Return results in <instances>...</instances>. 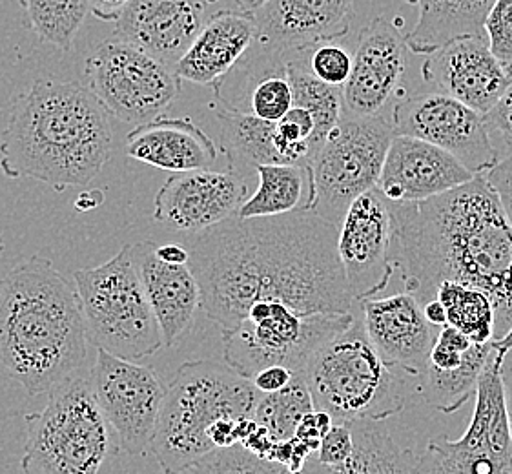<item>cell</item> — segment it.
Returning a JSON list of instances; mask_svg holds the SVG:
<instances>
[{
    "label": "cell",
    "instance_id": "5b68a950",
    "mask_svg": "<svg viewBox=\"0 0 512 474\" xmlns=\"http://www.w3.org/2000/svg\"><path fill=\"white\" fill-rule=\"evenodd\" d=\"M261 392L230 365L186 361L166 389L152 451L164 474H181L214 451L210 429L221 420L254 418Z\"/></svg>",
    "mask_w": 512,
    "mask_h": 474
},
{
    "label": "cell",
    "instance_id": "cb8c5ba5",
    "mask_svg": "<svg viewBox=\"0 0 512 474\" xmlns=\"http://www.w3.org/2000/svg\"><path fill=\"white\" fill-rule=\"evenodd\" d=\"M126 154L144 165L183 174L216 165L217 146L190 117H157L126 137Z\"/></svg>",
    "mask_w": 512,
    "mask_h": 474
},
{
    "label": "cell",
    "instance_id": "7bdbcfd3",
    "mask_svg": "<svg viewBox=\"0 0 512 474\" xmlns=\"http://www.w3.org/2000/svg\"><path fill=\"white\" fill-rule=\"evenodd\" d=\"M155 252H157L159 258L163 259L164 263H170V265H188L190 263L188 247L179 245V243L157 245Z\"/></svg>",
    "mask_w": 512,
    "mask_h": 474
},
{
    "label": "cell",
    "instance_id": "74e56055",
    "mask_svg": "<svg viewBox=\"0 0 512 474\" xmlns=\"http://www.w3.org/2000/svg\"><path fill=\"white\" fill-rule=\"evenodd\" d=\"M485 123L496 148L498 143H502L503 148H509L512 152V77L502 99L485 115Z\"/></svg>",
    "mask_w": 512,
    "mask_h": 474
},
{
    "label": "cell",
    "instance_id": "277c9868",
    "mask_svg": "<svg viewBox=\"0 0 512 474\" xmlns=\"http://www.w3.org/2000/svg\"><path fill=\"white\" fill-rule=\"evenodd\" d=\"M88 343L81 298L52 259L31 256L0 279V363L28 394L79 374Z\"/></svg>",
    "mask_w": 512,
    "mask_h": 474
},
{
    "label": "cell",
    "instance_id": "4316f807",
    "mask_svg": "<svg viewBox=\"0 0 512 474\" xmlns=\"http://www.w3.org/2000/svg\"><path fill=\"white\" fill-rule=\"evenodd\" d=\"M254 170L259 185L239 208L237 216L241 219L285 216L312 205L314 188L308 166L257 165Z\"/></svg>",
    "mask_w": 512,
    "mask_h": 474
},
{
    "label": "cell",
    "instance_id": "ab89813d",
    "mask_svg": "<svg viewBox=\"0 0 512 474\" xmlns=\"http://www.w3.org/2000/svg\"><path fill=\"white\" fill-rule=\"evenodd\" d=\"M485 176L500 197L503 210L509 217L512 227V152L507 157H503L502 161L491 168Z\"/></svg>",
    "mask_w": 512,
    "mask_h": 474
},
{
    "label": "cell",
    "instance_id": "f6af8a7d",
    "mask_svg": "<svg viewBox=\"0 0 512 474\" xmlns=\"http://www.w3.org/2000/svg\"><path fill=\"white\" fill-rule=\"evenodd\" d=\"M423 312H425V318L429 320L431 325L434 327H445L447 325V312H445V307L441 305L440 299H431V301H427L425 305H423Z\"/></svg>",
    "mask_w": 512,
    "mask_h": 474
},
{
    "label": "cell",
    "instance_id": "b9f144b4",
    "mask_svg": "<svg viewBox=\"0 0 512 474\" xmlns=\"http://www.w3.org/2000/svg\"><path fill=\"white\" fill-rule=\"evenodd\" d=\"M130 0H90V13L104 22H117Z\"/></svg>",
    "mask_w": 512,
    "mask_h": 474
},
{
    "label": "cell",
    "instance_id": "9a60e30c",
    "mask_svg": "<svg viewBox=\"0 0 512 474\" xmlns=\"http://www.w3.org/2000/svg\"><path fill=\"white\" fill-rule=\"evenodd\" d=\"M410 48L401 22L376 17L359 31L352 52V72L341 88L343 115H392L403 97L401 84L407 73Z\"/></svg>",
    "mask_w": 512,
    "mask_h": 474
},
{
    "label": "cell",
    "instance_id": "681fc988",
    "mask_svg": "<svg viewBox=\"0 0 512 474\" xmlns=\"http://www.w3.org/2000/svg\"><path fill=\"white\" fill-rule=\"evenodd\" d=\"M208 2H210V4H214V2H217V0H208Z\"/></svg>",
    "mask_w": 512,
    "mask_h": 474
},
{
    "label": "cell",
    "instance_id": "3957f363",
    "mask_svg": "<svg viewBox=\"0 0 512 474\" xmlns=\"http://www.w3.org/2000/svg\"><path fill=\"white\" fill-rule=\"evenodd\" d=\"M112 145L108 112L88 86L39 79L11 106L0 132V170L64 192L92 183Z\"/></svg>",
    "mask_w": 512,
    "mask_h": 474
},
{
    "label": "cell",
    "instance_id": "d590c367",
    "mask_svg": "<svg viewBox=\"0 0 512 474\" xmlns=\"http://www.w3.org/2000/svg\"><path fill=\"white\" fill-rule=\"evenodd\" d=\"M472 340L465 336L461 330L451 325L441 327L440 334L436 338V343L429 354V361L432 367L441 369V371H451L461 365L465 358V352L471 349Z\"/></svg>",
    "mask_w": 512,
    "mask_h": 474
},
{
    "label": "cell",
    "instance_id": "484cf974",
    "mask_svg": "<svg viewBox=\"0 0 512 474\" xmlns=\"http://www.w3.org/2000/svg\"><path fill=\"white\" fill-rule=\"evenodd\" d=\"M420 11L407 44L414 55H429L458 37L485 35V19L496 0H405Z\"/></svg>",
    "mask_w": 512,
    "mask_h": 474
},
{
    "label": "cell",
    "instance_id": "bcb514c9",
    "mask_svg": "<svg viewBox=\"0 0 512 474\" xmlns=\"http://www.w3.org/2000/svg\"><path fill=\"white\" fill-rule=\"evenodd\" d=\"M492 345H494V351L498 352L500 356H505L507 352L512 351V325L509 327V330L503 334L500 340H492Z\"/></svg>",
    "mask_w": 512,
    "mask_h": 474
},
{
    "label": "cell",
    "instance_id": "7c38bea8",
    "mask_svg": "<svg viewBox=\"0 0 512 474\" xmlns=\"http://www.w3.org/2000/svg\"><path fill=\"white\" fill-rule=\"evenodd\" d=\"M502 360L503 356L494 351L483 369L467 431L458 440H432L420 456L412 453V474H512V434Z\"/></svg>",
    "mask_w": 512,
    "mask_h": 474
},
{
    "label": "cell",
    "instance_id": "7dc6e473",
    "mask_svg": "<svg viewBox=\"0 0 512 474\" xmlns=\"http://www.w3.org/2000/svg\"><path fill=\"white\" fill-rule=\"evenodd\" d=\"M234 2H236L237 10L254 15L267 4L268 0H234Z\"/></svg>",
    "mask_w": 512,
    "mask_h": 474
},
{
    "label": "cell",
    "instance_id": "7a4b0ae2",
    "mask_svg": "<svg viewBox=\"0 0 512 474\" xmlns=\"http://www.w3.org/2000/svg\"><path fill=\"white\" fill-rule=\"evenodd\" d=\"M390 203L392 261L421 305L454 281L480 289L496 310V338L512 325V227L485 174L418 203Z\"/></svg>",
    "mask_w": 512,
    "mask_h": 474
},
{
    "label": "cell",
    "instance_id": "8fae6325",
    "mask_svg": "<svg viewBox=\"0 0 512 474\" xmlns=\"http://www.w3.org/2000/svg\"><path fill=\"white\" fill-rule=\"evenodd\" d=\"M84 77L108 115L135 126L161 117L183 86L174 66L117 35L86 59Z\"/></svg>",
    "mask_w": 512,
    "mask_h": 474
},
{
    "label": "cell",
    "instance_id": "ac0fdd59",
    "mask_svg": "<svg viewBox=\"0 0 512 474\" xmlns=\"http://www.w3.org/2000/svg\"><path fill=\"white\" fill-rule=\"evenodd\" d=\"M421 77L429 90L445 93L487 115L511 83L512 73L492 53L487 37H458L425 55Z\"/></svg>",
    "mask_w": 512,
    "mask_h": 474
},
{
    "label": "cell",
    "instance_id": "52a82bcc",
    "mask_svg": "<svg viewBox=\"0 0 512 474\" xmlns=\"http://www.w3.org/2000/svg\"><path fill=\"white\" fill-rule=\"evenodd\" d=\"M24 474H99L110 449V425L97 403L92 371L48 392L41 413L26 414Z\"/></svg>",
    "mask_w": 512,
    "mask_h": 474
},
{
    "label": "cell",
    "instance_id": "1f68e13d",
    "mask_svg": "<svg viewBox=\"0 0 512 474\" xmlns=\"http://www.w3.org/2000/svg\"><path fill=\"white\" fill-rule=\"evenodd\" d=\"M310 411H314L312 394L303 374H296L285 389L261 394L254 420L267 429L274 442H287L296 436L297 425Z\"/></svg>",
    "mask_w": 512,
    "mask_h": 474
},
{
    "label": "cell",
    "instance_id": "603a6c76",
    "mask_svg": "<svg viewBox=\"0 0 512 474\" xmlns=\"http://www.w3.org/2000/svg\"><path fill=\"white\" fill-rule=\"evenodd\" d=\"M155 247L154 241L135 243L132 258L161 327L164 347L172 349L194 325L201 309V289L190 265L164 263Z\"/></svg>",
    "mask_w": 512,
    "mask_h": 474
},
{
    "label": "cell",
    "instance_id": "ffe728a7",
    "mask_svg": "<svg viewBox=\"0 0 512 474\" xmlns=\"http://www.w3.org/2000/svg\"><path fill=\"white\" fill-rule=\"evenodd\" d=\"M356 0H268L256 19V44L268 52H307L350 30Z\"/></svg>",
    "mask_w": 512,
    "mask_h": 474
},
{
    "label": "cell",
    "instance_id": "f546056e",
    "mask_svg": "<svg viewBox=\"0 0 512 474\" xmlns=\"http://www.w3.org/2000/svg\"><path fill=\"white\" fill-rule=\"evenodd\" d=\"M436 298L447 312V325L461 330L472 343H487L496 338V310L491 298L480 289L445 281Z\"/></svg>",
    "mask_w": 512,
    "mask_h": 474
},
{
    "label": "cell",
    "instance_id": "d4e9b609",
    "mask_svg": "<svg viewBox=\"0 0 512 474\" xmlns=\"http://www.w3.org/2000/svg\"><path fill=\"white\" fill-rule=\"evenodd\" d=\"M254 15L239 10L217 11L208 17L185 55L175 64V73L190 83L216 86L256 41Z\"/></svg>",
    "mask_w": 512,
    "mask_h": 474
},
{
    "label": "cell",
    "instance_id": "e0dca14e",
    "mask_svg": "<svg viewBox=\"0 0 512 474\" xmlns=\"http://www.w3.org/2000/svg\"><path fill=\"white\" fill-rule=\"evenodd\" d=\"M243 176L230 165L228 170H194L166 179L155 196L154 219L179 232L197 234L216 227L248 199Z\"/></svg>",
    "mask_w": 512,
    "mask_h": 474
},
{
    "label": "cell",
    "instance_id": "60d3db41",
    "mask_svg": "<svg viewBox=\"0 0 512 474\" xmlns=\"http://www.w3.org/2000/svg\"><path fill=\"white\" fill-rule=\"evenodd\" d=\"M294 376H296V372L290 371L287 367L272 365V367L257 372L256 376L252 378V383L256 385L257 391L261 394H270V392L285 389L288 383L294 380Z\"/></svg>",
    "mask_w": 512,
    "mask_h": 474
},
{
    "label": "cell",
    "instance_id": "ee69618b",
    "mask_svg": "<svg viewBox=\"0 0 512 474\" xmlns=\"http://www.w3.org/2000/svg\"><path fill=\"white\" fill-rule=\"evenodd\" d=\"M502 382L505 391V405H507V416H509V427L512 434V351L507 352L502 360Z\"/></svg>",
    "mask_w": 512,
    "mask_h": 474
},
{
    "label": "cell",
    "instance_id": "4fadbf2b",
    "mask_svg": "<svg viewBox=\"0 0 512 474\" xmlns=\"http://www.w3.org/2000/svg\"><path fill=\"white\" fill-rule=\"evenodd\" d=\"M92 385L121 449L132 456L150 453L168 389L159 374L152 367L99 349Z\"/></svg>",
    "mask_w": 512,
    "mask_h": 474
},
{
    "label": "cell",
    "instance_id": "c3c4849f",
    "mask_svg": "<svg viewBox=\"0 0 512 474\" xmlns=\"http://www.w3.org/2000/svg\"><path fill=\"white\" fill-rule=\"evenodd\" d=\"M4 250V243H2V239H0V252Z\"/></svg>",
    "mask_w": 512,
    "mask_h": 474
},
{
    "label": "cell",
    "instance_id": "f35d334b",
    "mask_svg": "<svg viewBox=\"0 0 512 474\" xmlns=\"http://www.w3.org/2000/svg\"><path fill=\"white\" fill-rule=\"evenodd\" d=\"M334 425V420L330 418V414L325 411L314 409L299 422L297 425L296 436L297 440H301L303 444H307L314 453H318L321 440L325 438L328 429Z\"/></svg>",
    "mask_w": 512,
    "mask_h": 474
},
{
    "label": "cell",
    "instance_id": "f1b7e54d",
    "mask_svg": "<svg viewBox=\"0 0 512 474\" xmlns=\"http://www.w3.org/2000/svg\"><path fill=\"white\" fill-rule=\"evenodd\" d=\"M354 453L332 474H412V453L401 449L381 422H356Z\"/></svg>",
    "mask_w": 512,
    "mask_h": 474
},
{
    "label": "cell",
    "instance_id": "836d02e7",
    "mask_svg": "<svg viewBox=\"0 0 512 474\" xmlns=\"http://www.w3.org/2000/svg\"><path fill=\"white\" fill-rule=\"evenodd\" d=\"M310 73L321 83L343 88L352 72V53L338 41L321 42L305 53Z\"/></svg>",
    "mask_w": 512,
    "mask_h": 474
},
{
    "label": "cell",
    "instance_id": "7402d4cb",
    "mask_svg": "<svg viewBox=\"0 0 512 474\" xmlns=\"http://www.w3.org/2000/svg\"><path fill=\"white\" fill-rule=\"evenodd\" d=\"M208 0H130L115 35L175 66L205 26Z\"/></svg>",
    "mask_w": 512,
    "mask_h": 474
},
{
    "label": "cell",
    "instance_id": "44dd1931",
    "mask_svg": "<svg viewBox=\"0 0 512 474\" xmlns=\"http://www.w3.org/2000/svg\"><path fill=\"white\" fill-rule=\"evenodd\" d=\"M474 174L454 155L409 135H394L378 190L392 203H418L451 192Z\"/></svg>",
    "mask_w": 512,
    "mask_h": 474
},
{
    "label": "cell",
    "instance_id": "d6a6232c",
    "mask_svg": "<svg viewBox=\"0 0 512 474\" xmlns=\"http://www.w3.org/2000/svg\"><path fill=\"white\" fill-rule=\"evenodd\" d=\"M181 474H332V469L321 464L318 454L308 460L303 471L294 473L285 465L250 453L243 445L217 447L201 456Z\"/></svg>",
    "mask_w": 512,
    "mask_h": 474
},
{
    "label": "cell",
    "instance_id": "d6986e66",
    "mask_svg": "<svg viewBox=\"0 0 512 474\" xmlns=\"http://www.w3.org/2000/svg\"><path fill=\"white\" fill-rule=\"evenodd\" d=\"M359 312L379 356L389 367L412 378L420 389L429 354L441 330L425 318L420 299L403 290L387 298L363 299Z\"/></svg>",
    "mask_w": 512,
    "mask_h": 474
},
{
    "label": "cell",
    "instance_id": "8992f818",
    "mask_svg": "<svg viewBox=\"0 0 512 474\" xmlns=\"http://www.w3.org/2000/svg\"><path fill=\"white\" fill-rule=\"evenodd\" d=\"M303 378L314 409L345 425L385 422L401 413L414 382L383 361L367 336L361 316L310 358Z\"/></svg>",
    "mask_w": 512,
    "mask_h": 474
},
{
    "label": "cell",
    "instance_id": "ba28073f",
    "mask_svg": "<svg viewBox=\"0 0 512 474\" xmlns=\"http://www.w3.org/2000/svg\"><path fill=\"white\" fill-rule=\"evenodd\" d=\"M73 283L90 343L97 349L132 361L163 349L161 327L135 267L132 245H124L103 265L75 270Z\"/></svg>",
    "mask_w": 512,
    "mask_h": 474
},
{
    "label": "cell",
    "instance_id": "8d00e7d4",
    "mask_svg": "<svg viewBox=\"0 0 512 474\" xmlns=\"http://www.w3.org/2000/svg\"><path fill=\"white\" fill-rule=\"evenodd\" d=\"M354 453V434L350 425L334 423L319 445L318 460L330 469L343 465Z\"/></svg>",
    "mask_w": 512,
    "mask_h": 474
},
{
    "label": "cell",
    "instance_id": "6da1fadb",
    "mask_svg": "<svg viewBox=\"0 0 512 474\" xmlns=\"http://www.w3.org/2000/svg\"><path fill=\"white\" fill-rule=\"evenodd\" d=\"M338 227L314 212L230 217L197 232L188 252L201 310L234 329L257 301H279L301 314H356L338 252Z\"/></svg>",
    "mask_w": 512,
    "mask_h": 474
},
{
    "label": "cell",
    "instance_id": "2e32d148",
    "mask_svg": "<svg viewBox=\"0 0 512 474\" xmlns=\"http://www.w3.org/2000/svg\"><path fill=\"white\" fill-rule=\"evenodd\" d=\"M338 252L352 298H376L389 287L396 268L392 261L394 219L387 197L370 190L350 205L338 225Z\"/></svg>",
    "mask_w": 512,
    "mask_h": 474
},
{
    "label": "cell",
    "instance_id": "30bf717a",
    "mask_svg": "<svg viewBox=\"0 0 512 474\" xmlns=\"http://www.w3.org/2000/svg\"><path fill=\"white\" fill-rule=\"evenodd\" d=\"M394 135L392 115H341L308 166L314 188L308 212L338 227L350 205L378 186Z\"/></svg>",
    "mask_w": 512,
    "mask_h": 474
},
{
    "label": "cell",
    "instance_id": "9c48e42d",
    "mask_svg": "<svg viewBox=\"0 0 512 474\" xmlns=\"http://www.w3.org/2000/svg\"><path fill=\"white\" fill-rule=\"evenodd\" d=\"M356 316L358 312L301 314L279 301H257L245 320L223 330V358L248 380L272 365L303 374L310 358Z\"/></svg>",
    "mask_w": 512,
    "mask_h": 474
},
{
    "label": "cell",
    "instance_id": "4dcf8cb0",
    "mask_svg": "<svg viewBox=\"0 0 512 474\" xmlns=\"http://www.w3.org/2000/svg\"><path fill=\"white\" fill-rule=\"evenodd\" d=\"M21 6L26 26L62 52L72 48L90 13V0H21Z\"/></svg>",
    "mask_w": 512,
    "mask_h": 474
},
{
    "label": "cell",
    "instance_id": "5bb4252c",
    "mask_svg": "<svg viewBox=\"0 0 512 474\" xmlns=\"http://www.w3.org/2000/svg\"><path fill=\"white\" fill-rule=\"evenodd\" d=\"M392 124L396 135H409L440 146L474 176L487 174L502 161L485 115L445 93L427 90L403 95L392 110Z\"/></svg>",
    "mask_w": 512,
    "mask_h": 474
},
{
    "label": "cell",
    "instance_id": "83f0119b",
    "mask_svg": "<svg viewBox=\"0 0 512 474\" xmlns=\"http://www.w3.org/2000/svg\"><path fill=\"white\" fill-rule=\"evenodd\" d=\"M492 352V341L472 343L471 349L465 352V358L456 369L441 371L427 363L418 391L423 394L425 402L440 413L460 411L471 400L472 394L478 391L480 376L491 360Z\"/></svg>",
    "mask_w": 512,
    "mask_h": 474
},
{
    "label": "cell",
    "instance_id": "e575fe53",
    "mask_svg": "<svg viewBox=\"0 0 512 474\" xmlns=\"http://www.w3.org/2000/svg\"><path fill=\"white\" fill-rule=\"evenodd\" d=\"M492 53L512 73V0H496L485 19Z\"/></svg>",
    "mask_w": 512,
    "mask_h": 474
}]
</instances>
